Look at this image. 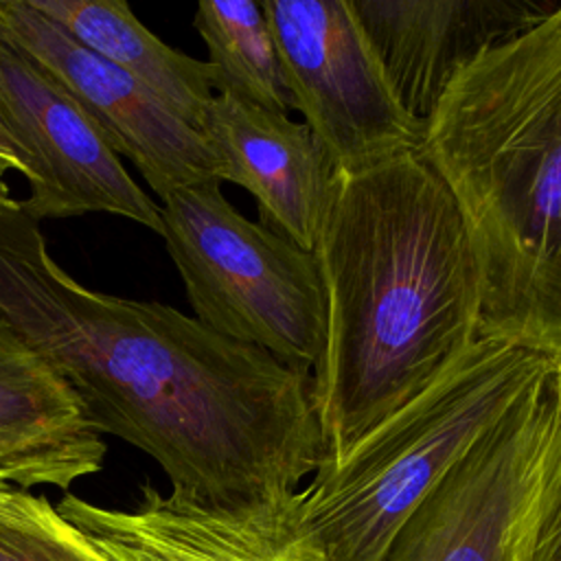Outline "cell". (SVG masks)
<instances>
[{"instance_id": "6da1fadb", "label": "cell", "mask_w": 561, "mask_h": 561, "mask_svg": "<svg viewBox=\"0 0 561 561\" xmlns=\"http://www.w3.org/2000/svg\"><path fill=\"white\" fill-rule=\"evenodd\" d=\"M0 316L90 425L153 458L180 500L217 511L278 502L327 458L311 373L164 302L81 285L2 180Z\"/></svg>"}, {"instance_id": "7a4b0ae2", "label": "cell", "mask_w": 561, "mask_h": 561, "mask_svg": "<svg viewBox=\"0 0 561 561\" xmlns=\"http://www.w3.org/2000/svg\"><path fill=\"white\" fill-rule=\"evenodd\" d=\"M313 256L324 346L311 381L331 458L480 337V280L462 213L419 151L337 173Z\"/></svg>"}, {"instance_id": "3957f363", "label": "cell", "mask_w": 561, "mask_h": 561, "mask_svg": "<svg viewBox=\"0 0 561 561\" xmlns=\"http://www.w3.org/2000/svg\"><path fill=\"white\" fill-rule=\"evenodd\" d=\"M419 153L462 213L480 335L561 373V2L449 83Z\"/></svg>"}, {"instance_id": "277c9868", "label": "cell", "mask_w": 561, "mask_h": 561, "mask_svg": "<svg viewBox=\"0 0 561 561\" xmlns=\"http://www.w3.org/2000/svg\"><path fill=\"white\" fill-rule=\"evenodd\" d=\"M552 373L548 357L480 335L425 392L322 460L296 495L305 526L335 561H381L447 471Z\"/></svg>"}, {"instance_id": "5b68a950", "label": "cell", "mask_w": 561, "mask_h": 561, "mask_svg": "<svg viewBox=\"0 0 561 561\" xmlns=\"http://www.w3.org/2000/svg\"><path fill=\"white\" fill-rule=\"evenodd\" d=\"M160 237L195 318L311 373L324 346V294L313 252L243 217L219 182L160 202Z\"/></svg>"}, {"instance_id": "8992f818", "label": "cell", "mask_w": 561, "mask_h": 561, "mask_svg": "<svg viewBox=\"0 0 561 561\" xmlns=\"http://www.w3.org/2000/svg\"><path fill=\"white\" fill-rule=\"evenodd\" d=\"M287 88L337 173L416 153L425 125L394 94L353 0L261 2Z\"/></svg>"}, {"instance_id": "52a82bcc", "label": "cell", "mask_w": 561, "mask_h": 561, "mask_svg": "<svg viewBox=\"0 0 561 561\" xmlns=\"http://www.w3.org/2000/svg\"><path fill=\"white\" fill-rule=\"evenodd\" d=\"M552 375L535 381L447 471L381 561H526L552 421Z\"/></svg>"}, {"instance_id": "ba28073f", "label": "cell", "mask_w": 561, "mask_h": 561, "mask_svg": "<svg viewBox=\"0 0 561 561\" xmlns=\"http://www.w3.org/2000/svg\"><path fill=\"white\" fill-rule=\"evenodd\" d=\"M0 123L28 158V195L35 219L107 213L160 234V202L123 167L96 123L35 59L0 42Z\"/></svg>"}, {"instance_id": "9c48e42d", "label": "cell", "mask_w": 561, "mask_h": 561, "mask_svg": "<svg viewBox=\"0 0 561 561\" xmlns=\"http://www.w3.org/2000/svg\"><path fill=\"white\" fill-rule=\"evenodd\" d=\"M0 42L46 68L88 112L118 158L136 167L160 202L180 188L221 184V164L210 140L131 75L81 46L28 0H0Z\"/></svg>"}, {"instance_id": "30bf717a", "label": "cell", "mask_w": 561, "mask_h": 561, "mask_svg": "<svg viewBox=\"0 0 561 561\" xmlns=\"http://www.w3.org/2000/svg\"><path fill=\"white\" fill-rule=\"evenodd\" d=\"M296 495L217 511L140 486L131 508L64 493L55 504L99 561H335L305 526Z\"/></svg>"}, {"instance_id": "8fae6325", "label": "cell", "mask_w": 561, "mask_h": 561, "mask_svg": "<svg viewBox=\"0 0 561 561\" xmlns=\"http://www.w3.org/2000/svg\"><path fill=\"white\" fill-rule=\"evenodd\" d=\"M554 0H353L401 105L423 125L482 53L519 35Z\"/></svg>"}, {"instance_id": "7c38bea8", "label": "cell", "mask_w": 561, "mask_h": 561, "mask_svg": "<svg viewBox=\"0 0 561 561\" xmlns=\"http://www.w3.org/2000/svg\"><path fill=\"white\" fill-rule=\"evenodd\" d=\"M208 140L221 182L256 199L259 224L313 252L337 182V169L313 131L289 114L217 94Z\"/></svg>"}, {"instance_id": "4fadbf2b", "label": "cell", "mask_w": 561, "mask_h": 561, "mask_svg": "<svg viewBox=\"0 0 561 561\" xmlns=\"http://www.w3.org/2000/svg\"><path fill=\"white\" fill-rule=\"evenodd\" d=\"M107 443L72 390L0 316V484L70 491L103 469Z\"/></svg>"}, {"instance_id": "5bb4252c", "label": "cell", "mask_w": 561, "mask_h": 561, "mask_svg": "<svg viewBox=\"0 0 561 561\" xmlns=\"http://www.w3.org/2000/svg\"><path fill=\"white\" fill-rule=\"evenodd\" d=\"M81 46L125 70L178 118L208 138L217 96L208 61L171 48L121 0H28Z\"/></svg>"}, {"instance_id": "9a60e30c", "label": "cell", "mask_w": 561, "mask_h": 561, "mask_svg": "<svg viewBox=\"0 0 561 561\" xmlns=\"http://www.w3.org/2000/svg\"><path fill=\"white\" fill-rule=\"evenodd\" d=\"M193 26L206 44L217 94L287 114L294 101L261 2L202 0Z\"/></svg>"}, {"instance_id": "2e32d148", "label": "cell", "mask_w": 561, "mask_h": 561, "mask_svg": "<svg viewBox=\"0 0 561 561\" xmlns=\"http://www.w3.org/2000/svg\"><path fill=\"white\" fill-rule=\"evenodd\" d=\"M0 561H99L46 495L7 489L0 495Z\"/></svg>"}, {"instance_id": "e0dca14e", "label": "cell", "mask_w": 561, "mask_h": 561, "mask_svg": "<svg viewBox=\"0 0 561 561\" xmlns=\"http://www.w3.org/2000/svg\"><path fill=\"white\" fill-rule=\"evenodd\" d=\"M526 561H561V373L552 375V421L541 456Z\"/></svg>"}, {"instance_id": "ac0fdd59", "label": "cell", "mask_w": 561, "mask_h": 561, "mask_svg": "<svg viewBox=\"0 0 561 561\" xmlns=\"http://www.w3.org/2000/svg\"><path fill=\"white\" fill-rule=\"evenodd\" d=\"M7 171L20 173L24 180H28V175H31L26 153L22 151V147L9 136V131L0 123V175H4Z\"/></svg>"}, {"instance_id": "d6986e66", "label": "cell", "mask_w": 561, "mask_h": 561, "mask_svg": "<svg viewBox=\"0 0 561 561\" xmlns=\"http://www.w3.org/2000/svg\"><path fill=\"white\" fill-rule=\"evenodd\" d=\"M7 489H13V486H7V484H0V495L7 491Z\"/></svg>"}, {"instance_id": "ffe728a7", "label": "cell", "mask_w": 561, "mask_h": 561, "mask_svg": "<svg viewBox=\"0 0 561 561\" xmlns=\"http://www.w3.org/2000/svg\"><path fill=\"white\" fill-rule=\"evenodd\" d=\"M0 35H2V20H0Z\"/></svg>"}]
</instances>
